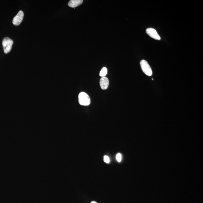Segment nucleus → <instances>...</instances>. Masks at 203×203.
I'll return each mask as SVG.
<instances>
[{"label":"nucleus","mask_w":203,"mask_h":203,"mask_svg":"<svg viewBox=\"0 0 203 203\" xmlns=\"http://www.w3.org/2000/svg\"><path fill=\"white\" fill-rule=\"evenodd\" d=\"M78 101L80 105L82 106H88L91 103L90 98L86 93L81 92L78 95Z\"/></svg>","instance_id":"1"},{"label":"nucleus","mask_w":203,"mask_h":203,"mask_svg":"<svg viewBox=\"0 0 203 203\" xmlns=\"http://www.w3.org/2000/svg\"><path fill=\"white\" fill-rule=\"evenodd\" d=\"M14 42L9 37L4 38L2 41V46L4 53L7 54L11 51Z\"/></svg>","instance_id":"2"},{"label":"nucleus","mask_w":203,"mask_h":203,"mask_svg":"<svg viewBox=\"0 0 203 203\" xmlns=\"http://www.w3.org/2000/svg\"><path fill=\"white\" fill-rule=\"evenodd\" d=\"M140 65L141 69L145 74L148 76H152V70L147 61L144 59L142 60L140 62Z\"/></svg>","instance_id":"3"},{"label":"nucleus","mask_w":203,"mask_h":203,"mask_svg":"<svg viewBox=\"0 0 203 203\" xmlns=\"http://www.w3.org/2000/svg\"><path fill=\"white\" fill-rule=\"evenodd\" d=\"M24 17V13L22 11H20L13 18V24L15 26L20 25L22 23Z\"/></svg>","instance_id":"4"},{"label":"nucleus","mask_w":203,"mask_h":203,"mask_svg":"<svg viewBox=\"0 0 203 203\" xmlns=\"http://www.w3.org/2000/svg\"><path fill=\"white\" fill-rule=\"evenodd\" d=\"M146 33L150 37L156 40H160L161 37L157 33L156 30L153 28H148L146 29Z\"/></svg>","instance_id":"5"},{"label":"nucleus","mask_w":203,"mask_h":203,"mask_svg":"<svg viewBox=\"0 0 203 203\" xmlns=\"http://www.w3.org/2000/svg\"><path fill=\"white\" fill-rule=\"evenodd\" d=\"M109 84V81L108 79L106 77H102L100 80V87L102 90L107 89Z\"/></svg>","instance_id":"6"},{"label":"nucleus","mask_w":203,"mask_h":203,"mask_svg":"<svg viewBox=\"0 0 203 203\" xmlns=\"http://www.w3.org/2000/svg\"><path fill=\"white\" fill-rule=\"evenodd\" d=\"M82 0H71L68 3V5L71 8H75L80 5L83 2Z\"/></svg>","instance_id":"7"},{"label":"nucleus","mask_w":203,"mask_h":203,"mask_svg":"<svg viewBox=\"0 0 203 203\" xmlns=\"http://www.w3.org/2000/svg\"><path fill=\"white\" fill-rule=\"evenodd\" d=\"M107 69L105 67H103L100 71V75L102 77H105L107 74Z\"/></svg>","instance_id":"8"},{"label":"nucleus","mask_w":203,"mask_h":203,"mask_svg":"<svg viewBox=\"0 0 203 203\" xmlns=\"http://www.w3.org/2000/svg\"><path fill=\"white\" fill-rule=\"evenodd\" d=\"M104 161L106 163H109L110 162V160L109 157L107 156H104L103 158Z\"/></svg>","instance_id":"9"},{"label":"nucleus","mask_w":203,"mask_h":203,"mask_svg":"<svg viewBox=\"0 0 203 203\" xmlns=\"http://www.w3.org/2000/svg\"><path fill=\"white\" fill-rule=\"evenodd\" d=\"M116 159L119 162L121 161L122 160V155L120 153L117 154L116 155Z\"/></svg>","instance_id":"10"},{"label":"nucleus","mask_w":203,"mask_h":203,"mask_svg":"<svg viewBox=\"0 0 203 203\" xmlns=\"http://www.w3.org/2000/svg\"><path fill=\"white\" fill-rule=\"evenodd\" d=\"M91 203H98L97 202H96V201H93L92 202H91Z\"/></svg>","instance_id":"11"}]
</instances>
